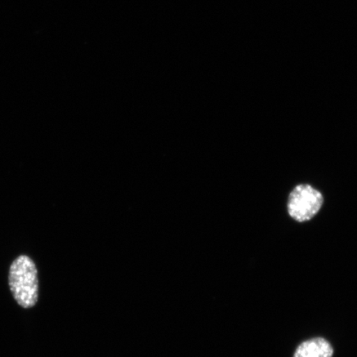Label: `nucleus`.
Segmentation results:
<instances>
[{
	"instance_id": "1",
	"label": "nucleus",
	"mask_w": 357,
	"mask_h": 357,
	"mask_svg": "<svg viewBox=\"0 0 357 357\" xmlns=\"http://www.w3.org/2000/svg\"><path fill=\"white\" fill-rule=\"evenodd\" d=\"M8 287L17 305L32 309L38 302V271L33 259L20 255L12 262L8 271Z\"/></svg>"
},
{
	"instance_id": "2",
	"label": "nucleus",
	"mask_w": 357,
	"mask_h": 357,
	"mask_svg": "<svg viewBox=\"0 0 357 357\" xmlns=\"http://www.w3.org/2000/svg\"><path fill=\"white\" fill-rule=\"evenodd\" d=\"M324 196L310 185H300L290 193L288 213L294 220L300 222L312 220L322 208Z\"/></svg>"
},
{
	"instance_id": "3",
	"label": "nucleus",
	"mask_w": 357,
	"mask_h": 357,
	"mask_svg": "<svg viewBox=\"0 0 357 357\" xmlns=\"http://www.w3.org/2000/svg\"><path fill=\"white\" fill-rule=\"evenodd\" d=\"M333 348L322 337L311 339L298 347L294 357H332Z\"/></svg>"
}]
</instances>
